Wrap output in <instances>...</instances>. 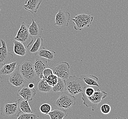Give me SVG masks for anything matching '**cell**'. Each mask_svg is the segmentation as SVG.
Instances as JSON below:
<instances>
[{"mask_svg":"<svg viewBox=\"0 0 128 119\" xmlns=\"http://www.w3.org/2000/svg\"><path fill=\"white\" fill-rule=\"evenodd\" d=\"M65 91L73 96H76L79 93H82L87 85L81 78L76 76H70L69 78L65 80Z\"/></svg>","mask_w":128,"mask_h":119,"instance_id":"1","label":"cell"},{"mask_svg":"<svg viewBox=\"0 0 128 119\" xmlns=\"http://www.w3.org/2000/svg\"><path fill=\"white\" fill-rule=\"evenodd\" d=\"M107 95V93L104 91H101L100 89H98L90 96H85L82 93V99L85 106L88 108H91L94 111L96 109L98 105L102 99L106 98Z\"/></svg>","mask_w":128,"mask_h":119,"instance_id":"2","label":"cell"},{"mask_svg":"<svg viewBox=\"0 0 128 119\" xmlns=\"http://www.w3.org/2000/svg\"><path fill=\"white\" fill-rule=\"evenodd\" d=\"M18 66L19 72L24 79L27 82L32 83L36 76L34 62L31 60H26Z\"/></svg>","mask_w":128,"mask_h":119,"instance_id":"3","label":"cell"},{"mask_svg":"<svg viewBox=\"0 0 128 119\" xmlns=\"http://www.w3.org/2000/svg\"><path fill=\"white\" fill-rule=\"evenodd\" d=\"M76 104L75 96L71 95L66 91L61 92L59 98L55 102V106L57 108L64 110H68L71 109Z\"/></svg>","mask_w":128,"mask_h":119,"instance_id":"4","label":"cell"},{"mask_svg":"<svg viewBox=\"0 0 128 119\" xmlns=\"http://www.w3.org/2000/svg\"><path fill=\"white\" fill-rule=\"evenodd\" d=\"M14 39L22 42L26 48H28L34 42V37L31 36L28 31V25L22 22Z\"/></svg>","mask_w":128,"mask_h":119,"instance_id":"5","label":"cell"},{"mask_svg":"<svg viewBox=\"0 0 128 119\" xmlns=\"http://www.w3.org/2000/svg\"><path fill=\"white\" fill-rule=\"evenodd\" d=\"M94 17L90 14H80L72 18L74 24V29L77 31H81L85 27H90L93 21Z\"/></svg>","mask_w":128,"mask_h":119,"instance_id":"6","label":"cell"},{"mask_svg":"<svg viewBox=\"0 0 128 119\" xmlns=\"http://www.w3.org/2000/svg\"><path fill=\"white\" fill-rule=\"evenodd\" d=\"M20 98H18L13 103H6L0 108L1 115L6 117H18L20 114L19 109V102Z\"/></svg>","mask_w":128,"mask_h":119,"instance_id":"7","label":"cell"},{"mask_svg":"<svg viewBox=\"0 0 128 119\" xmlns=\"http://www.w3.org/2000/svg\"><path fill=\"white\" fill-rule=\"evenodd\" d=\"M54 74L58 78L66 80L71 75L70 66L66 62H62L52 67Z\"/></svg>","mask_w":128,"mask_h":119,"instance_id":"8","label":"cell"},{"mask_svg":"<svg viewBox=\"0 0 128 119\" xmlns=\"http://www.w3.org/2000/svg\"><path fill=\"white\" fill-rule=\"evenodd\" d=\"M6 80L8 84L16 87H21L27 82L20 73L18 66L12 74L6 78Z\"/></svg>","mask_w":128,"mask_h":119,"instance_id":"9","label":"cell"},{"mask_svg":"<svg viewBox=\"0 0 128 119\" xmlns=\"http://www.w3.org/2000/svg\"><path fill=\"white\" fill-rule=\"evenodd\" d=\"M70 18V14L69 12L59 9L55 16V25L59 27H67L68 25Z\"/></svg>","mask_w":128,"mask_h":119,"instance_id":"10","label":"cell"},{"mask_svg":"<svg viewBox=\"0 0 128 119\" xmlns=\"http://www.w3.org/2000/svg\"><path fill=\"white\" fill-rule=\"evenodd\" d=\"M2 46L0 47V66L8 63L13 57V54L9 51L6 44L2 39H0Z\"/></svg>","mask_w":128,"mask_h":119,"instance_id":"11","label":"cell"},{"mask_svg":"<svg viewBox=\"0 0 128 119\" xmlns=\"http://www.w3.org/2000/svg\"><path fill=\"white\" fill-rule=\"evenodd\" d=\"M36 90L35 88L31 89L28 87L23 86L18 90L17 96L20 98L28 101H32L36 96Z\"/></svg>","mask_w":128,"mask_h":119,"instance_id":"12","label":"cell"},{"mask_svg":"<svg viewBox=\"0 0 128 119\" xmlns=\"http://www.w3.org/2000/svg\"><path fill=\"white\" fill-rule=\"evenodd\" d=\"M17 62H13L3 65L0 68V78L4 79L8 77L15 71L16 68Z\"/></svg>","mask_w":128,"mask_h":119,"instance_id":"13","label":"cell"},{"mask_svg":"<svg viewBox=\"0 0 128 119\" xmlns=\"http://www.w3.org/2000/svg\"><path fill=\"white\" fill-rule=\"evenodd\" d=\"M49 67L48 61L44 60L43 58L38 57L34 62V68L36 73V75L38 77L39 75L42 74L44 70Z\"/></svg>","mask_w":128,"mask_h":119,"instance_id":"14","label":"cell"},{"mask_svg":"<svg viewBox=\"0 0 128 119\" xmlns=\"http://www.w3.org/2000/svg\"><path fill=\"white\" fill-rule=\"evenodd\" d=\"M42 1L43 0H26V4L23 5V8L31 13H36Z\"/></svg>","mask_w":128,"mask_h":119,"instance_id":"15","label":"cell"},{"mask_svg":"<svg viewBox=\"0 0 128 119\" xmlns=\"http://www.w3.org/2000/svg\"><path fill=\"white\" fill-rule=\"evenodd\" d=\"M44 29L42 28L36 20H32V23L30 25H28V31L31 36L34 37L41 36Z\"/></svg>","mask_w":128,"mask_h":119,"instance_id":"16","label":"cell"},{"mask_svg":"<svg viewBox=\"0 0 128 119\" xmlns=\"http://www.w3.org/2000/svg\"><path fill=\"white\" fill-rule=\"evenodd\" d=\"M80 78L87 86L100 87L98 83V78L96 76L91 74H82L80 75Z\"/></svg>","mask_w":128,"mask_h":119,"instance_id":"17","label":"cell"},{"mask_svg":"<svg viewBox=\"0 0 128 119\" xmlns=\"http://www.w3.org/2000/svg\"><path fill=\"white\" fill-rule=\"evenodd\" d=\"M13 51L14 53L19 56H23L26 54V49L25 45L22 42L14 39Z\"/></svg>","mask_w":128,"mask_h":119,"instance_id":"18","label":"cell"},{"mask_svg":"<svg viewBox=\"0 0 128 119\" xmlns=\"http://www.w3.org/2000/svg\"><path fill=\"white\" fill-rule=\"evenodd\" d=\"M38 54L39 57L45 58L49 61H52L55 58L56 52L53 50L48 49L46 48L42 47L39 51Z\"/></svg>","mask_w":128,"mask_h":119,"instance_id":"19","label":"cell"},{"mask_svg":"<svg viewBox=\"0 0 128 119\" xmlns=\"http://www.w3.org/2000/svg\"><path fill=\"white\" fill-rule=\"evenodd\" d=\"M38 90L44 93H49L52 90V87L49 85L45 78L40 79L38 83Z\"/></svg>","mask_w":128,"mask_h":119,"instance_id":"20","label":"cell"},{"mask_svg":"<svg viewBox=\"0 0 128 119\" xmlns=\"http://www.w3.org/2000/svg\"><path fill=\"white\" fill-rule=\"evenodd\" d=\"M51 119H62L67 117L68 114L65 110L55 109L48 114Z\"/></svg>","mask_w":128,"mask_h":119,"instance_id":"21","label":"cell"},{"mask_svg":"<svg viewBox=\"0 0 128 119\" xmlns=\"http://www.w3.org/2000/svg\"><path fill=\"white\" fill-rule=\"evenodd\" d=\"M44 40L42 36L38 37L36 41L34 42L30 50L31 54H36L42 48Z\"/></svg>","mask_w":128,"mask_h":119,"instance_id":"22","label":"cell"},{"mask_svg":"<svg viewBox=\"0 0 128 119\" xmlns=\"http://www.w3.org/2000/svg\"><path fill=\"white\" fill-rule=\"evenodd\" d=\"M19 109L20 113H32V111L28 103V101L26 100H21L19 102Z\"/></svg>","mask_w":128,"mask_h":119,"instance_id":"23","label":"cell"},{"mask_svg":"<svg viewBox=\"0 0 128 119\" xmlns=\"http://www.w3.org/2000/svg\"><path fill=\"white\" fill-rule=\"evenodd\" d=\"M65 89V80L61 78H58V83L56 84L52 87V91L54 93L56 92H62Z\"/></svg>","mask_w":128,"mask_h":119,"instance_id":"24","label":"cell"},{"mask_svg":"<svg viewBox=\"0 0 128 119\" xmlns=\"http://www.w3.org/2000/svg\"><path fill=\"white\" fill-rule=\"evenodd\" d=\"M16 118L18 119H36L38 118V116L32 113H20Z\"/></svg>","mask_w":128,"mask_h":119,"instance_id":"25","label":"cell"},{"mask_svg":"<svg viewBox=\"0 0 128 119\" xmlns=\"http://www.w3.org/2000/svg\"><path fill=\"white\" fill-rule=\"evenodd\" d=\"M51 110V106L48 104H42L40 107V111L44 115H48Z\"/></svg>","mask_w":128,"mask_h":119,"instance_id":"26","label":"cell"},{"mask_svg":"<svg viewBox=\"0 0 128 119\" xmlns=\"http://www.w3.org/2000/svg\"><path fill=\"white\" fill-rule=\"evenodd\" d=\"M58 77L56 75L53 74L51 76H50L48 78H47L46 79L49 85L52 87L54 85H55L56 83H58Z\"/></svg>","mask_w":128,"mask_h":119,"instance_id":"27","label":"cell"},{"mask_svg":"<svg viewBox=\"0 0 128 119\" xmlns=\"http://www.w3.org/2000/svg\"><path fill=\"white\" fill-rule=\"evenodd\" d=\"M111 110V106L108 104H104L100 108V110L102 114H108L110 113Z\"/></svg>","mask_w":128,"mask_h":119,"instance_id":"28","label":"cell"},{"mask_svg":"<svg viewBox=\"0 0 128 119\" xmlns=\"http://www.w3.org/2000/svg\"><path fill=\"white\" fill-rule=\"evenodd\" d=\"M94 92V89L93 88L91 87H86L82 93L84 94L85 96H90L93 94Z\"/></svg>","mask_w":128,"mask_h":119,"instance_id":"29","label":"cell"},{"mask_svg":"<svg viewBox=\"0 0 128 119\" xmlns=\"http://www.w3.org/2000/svg\"><path fill=\"white\" fill-rule=\"evenodd\" d=\"M42 73L45 78L46 79L47 78H48L50 76L53 74L54 73L52 69L50 68V67H48V68H46L44 70Z\"/></svg>","mask_w":128,"mask_h":119,"instance_id":"30","label":"cell"},{"mask_svg":"<svg viewBox=\"0 0 128 119\" xmlns=\"http://www.w3.org/2000/svg\"><path fill=\"white\" fill-rule=\"evenodd\" d=\"M28 87L31 89L34 88H35V84L33 83H30L28 84Z\"/></svg>","mask_w":128,"mask_h":119,"instance_id":"31","label":"cell"},{"mask_svg":"<svg viewBox=\"0 0 128 119\" xmlns=\"http://www.w3.org/2000/svg\"></svg>","mask_w":128,"mask_h":119,"instance_id":"32","label":"cell"}]
</instances>
